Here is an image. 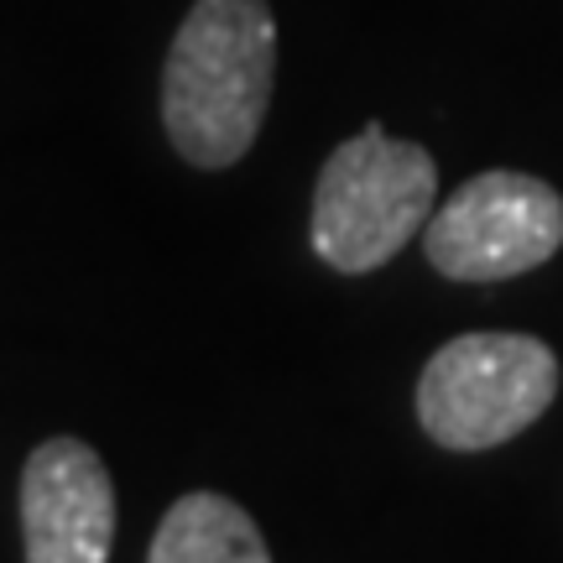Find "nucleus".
Masks as SVG:
<instances>
[{
	"mask_svg": "<svg viewBox=\"0 0 563 563\" xmlns=\"http://www.w3.org/2000/svg\"><path fill=\"white\" fill-rule=\"evenodd\" d=\"M559 397V355L532 334H460L428 355L418 376L422 433L481 454L527 433Z\"/></svg>",
	"mask_w": 563,
	"mask_h": 563,
	"instance_id": "obj_3",
	"label": "nucleus"
},
{
	"mask_svg": "<svg viewBox=\"0 0 563 563\" xmlns=\"http://www.w3.org/2000/svg\"><path fill=\"white\" fill-rule=\"evenodd\" d=\"M26 563H110L115 481L84 439H47L21 464Z\"/></svg>",
	"mask_w": 563,
	"mask_h": 563,
	"instance_id": "obj_5",
	"label": "nucleus"
},
{
	"mask_svg": "<svg viewBox=\"0 0 563 563\" xmlns=\"http://www.w3.org/2000/svg\"><path fill=\"white\" fill-rule=\"evenodd\" d=\"M563 245V199L532 173H481L428 214L422 256L449 282H506L538 272Z\"/></svg>",
	"mask_w": 563,
	"mask_h": 563,
	"instance_id": "obj_4",
	"label": "nucleus"
},
{
	"mask_svg": "<svg viewBox=\"0 0 563 563\" xmlns=\"http://www.w3.org/2000/svg\"><path fill=\"white\" fill-rule=\"evenodd\" d=\"M433 199H439L433 152L418 141L386 136L382 121H371L323 162L308 241L323 266L344 277H365L391 262L412 235H422Z\"/></svg>",
	"mask_w": 563,
	"mask_h": 563,
	"instance_id": "obj_2",
	"label": "nucleus"
},
{
	"mask_svg": "<svg viewBox=\"0 0 563 563\" xmlns=\"http://www.w3.org/2000/svg\"><path fill=\"white\" fill-rule=\"evenodd\" d=\"M146 563H272L262 527L220 490H188L167 506Z\"/></svg>",
	"mask_w": 563,
	"mask_h": 563,
	"instance_id": "obj_6",
	"label": "nucleus"
},
{
	"mask_svg": "<svg viewBox=\"0 0 563 563\" xmlns=\"http://www.w3.org/2000/svg\"><path fill=\"white\" fill-rule=\"evenodd\" d=\"M277 74L266 0H194L162 63V125L194 167H235L256 146Z\"/></svg>",
	"mask_w": 563,
	"mask_h": 563,
	"instance_id": "obj_1",
	"label": "nucleus"
}]
</instances>
